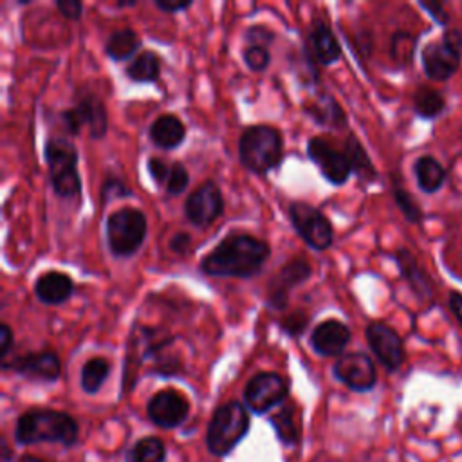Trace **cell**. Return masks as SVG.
<instances>
[{"label":"cell","instance_id":"1","mask_svg":"<svg viewBox=\"0 0 462 462\" xmlns=\"http://www.w3.org/2000/svg\"><path fill=\"white\" fill-rule=\"evenodd\" d=\"M269 254L271 247L265 240L247 233H231L202 258L200 271L218 278H251L262 271Z\"/></svg>","mask_w":462,"mask_h":462},{"label":"cell","instance_id":"2","mask_svg":"<svg viewBox=\"0 0 462 462\" xmlns=\"http://www.w3.org/2000/svg\"><path fill=\"white\" fill-rule=\"evenodd\" d=\"M78 435L79 426L76 419L67 411L52 408H31L14 424V440L20 446L56 442L69 448L76 444Z\"/></svg>","mask_w":462,"mask_h":462},{"label":"cell","instance_id":"3","mask_svg":"<svg viewBox=\"0 0 462 462\" xmlns=\"http://www.w3.org/2000/svg\"><path fill=\"white\" fill-rule=\"evenodd\" d=\"M238 157L244 168L254 175H267L283 157V139L278 128L269 125H251L238 139Z\"/></svg>","mask_w":462,"mask_h":462},{"label":"cell","instance_id":"4","mask_svg":"<svg viewBox=\"0 0 462 462\" xmlns=\"http://www.w3.org/2000/svg\"><path fill=\"white\" fill-rule=\"evenodd\" d=\"M249 411L240 401H227L220 404L206 430L208 451L215 457H227L249 431Z\"/></svg>","mask_w":462,"mask_h":462},{"label":"cell","instance_id":"5","mask_svg":"<svg viewBox=\"0 0 462 462\" xmlns=\"http://www.w3.org/2000/svg\"><path fill=\"white\" fill-rule=\"evenodd\" d=\"M43 157L54 193L61 199L78 197L81 193V177L76 146L65 137H49L43 146Z\"/></svg>","mask_w":462,"mask_h":462},{"label":"cell","instance_id":"6","mask_svg":"<svg viewBox=\"0 0 462 462\" xmlns=\"http://www.w3.org/2000/svg\"><path fill=\"white\" fill-rule=\"evenodd\" d=\"M148 222L141 209L125 206L106 217L105 236L114 256L126 258L139 251L146 238Z\"/></svg>","mask_w":462,"mask_h":462},{"label":"cell","instance_id":"7","mask_svg":"<svg viewBox=\"0 0 462 462\" xmlns=\"http://www.w3.org/2000/svg\"><path fill=\"white\" fill-rule=\"evenodd\" d=\"M462 63V32L444 29L439 40L428 42L420 51L422 72L431 81L451 79Z\"/></svg>","mask_w":462,"mask_h":462},{"label":"cell","instance_id":"8","mask_svg":"<svg viewBox=\"0 0 462 462\" xmlns=\"http://www.w3.org/2000/svg\"><path fill=\"white\" fill-rule=\"evenodd\" d=\"M289 218L300 238L309 247L316 251H325L332 245V224L318 208L303 200H294L289 204Z\"/></svg>","mask_w":462,"mask_h":462},{"label":"cell","instance_id":"9","mask_svg":"<svg viewBox=\"0 0 462 462\" xmlns=\"http://www.w3.org/2000/svg\"><path fill=\"white\" fill-rule=\"evenodd\" d=\"M289 383L276 372H260L253 375L244 388V404L256 415L267 413L271 408L285 401Z\"/></svg>","mask_w":462,"mask_h":462},{"label":"cell","instance_id":"10","mask_svg":"<svg viewBox=\"0 0 462 462\" xmlns=\"http://www.w3.org/2000/svg\"><path fill=\"white\" fill-rule=\"evenodd\" d=\"M365 337L377 361L388 372H397L404 365V341L393 327H390L384 321H370L365 328Z\"/></svg>","mask_w":462,"mask_h":462},{"label":"cell","instance_id":"11","mask_svg":"<svg viewBox=\"0 0 462 462\" xmlns=\"http://www.w3.org/2000/svg\"><path fill=\"white\" fill-rule=\"evenodd\" d=\"M334 377L352 392H370L377 384V370L365 352H346L332 366Z\"/></svg>","mask_w":462,"mask_h":462},{"label":"cell","instance_id":"12","mask_svg":"<svg viewBox=\"0 0 462 462\" xmlns=\"http://www.w3.org/2000/svg\"><path fill=\"white\" fill-rule=\"evenodd\" d=\"M224 211V197L217 182L204 180L184 200L186 218L197 226L206 227L215 222Z\"/></svg>","mask_w":462,"mask_h":462},{"label":"cell","instance_id":"13","mask_svg":"<svg viewBox=\"0 0 462 462\" xmlns=\"http://www.w3.org/2000/svg\"><path fill=\"white\" fill-rule=\"evenodd\" d=\"M307 153L319 168L321 175L334 186H343L354 173L345 150L334 148L323 137H310L307 143Z\"/></svg>","mask_w":462,"mask_h":462},{"label":"cell","instance_id":"14","mask_svg":"<svg viewBox=\"0 0 462 462\" xmlns=\"http://www.w3.org/2000/svg\"><path fill=\"white\" fill-rule=\"evenodd\" d=\"M146 415L155 426L162 430H173L188 419L189 402L180 392L164 388L150 397L146 402Z\"/></svg>","mask_w":462,"mask_h":462},{"label":"cell","instance_id":"15","mask_svg":"<svg viewBox=\"0 0 462 462\" xmlns=\"http://www.w3.org/2000/svg\"><path fill=\"white\" fill-rule=\"evenodd\" d=\"M4 370H13L27 379L54 383L61 374V361L52 350L27 352L13 357L11 361H2Z\"/></svg>","mask_w":462,"mask_h":462},{"label":"cell","instance_id":"16","mask_svg":"<svg viewBox=\"0 0 462 462\" xmlns=\"http://www.w3.org/2000/svg\"><path fill=\"white\" fill-rule=\"evenodd\" d=\"M310 273H312V267L307 262V258L298 256V258L289 260L267 285L269 307H273L276 310H283L289 303V292L296 285L307 282Z\"/></svg>","mask_w":462,"mask_h":462},{"label":"cell","instance_id":"17","mask_svg":"<svg viewBox=\"0 0 462 462\" xmlns=\"http://www.w3.org/2000/svg\"><path fill=\"white\" fill-rule=\"evenodd\" d=\"M395 265L401 273V278L408 283L410 291L420 303H433L435 301V283L431 276L420 267L417 256L408 247H399L393 253Z\"/></svg>","mask_w":462,"mask_h":462},{"label":"cell","instance_id":"18","mask_svg":"<svg viewBox=\"0 0 462 462\" xmlns=\"http://www.w3.org/2000/svg\"><path fill=\"white\" fill-rule=\"evenodd\" d=\"M303 52L310 65H332L341 58V45L332 29L325 22L316 20L307 34Z\"/></svg>","mask_w":462,"mask_h":462},{"label":"cell","instance_id":"19","mask_svg":"<svg viewBox=\"0 0 462 462\" xmlns=\"http://www.w3.org/2000/svg\"><path fill=\"white\" fill-rule=\"evenodd\" d=\"M350 341V328L339 319H325L310 332V346L323 357H334L343 354Z\"/></svg>","mask_w":462,"mask_h":462},{"label":"cell","instance_id":"20","mask_svg":"<svg viewBox=\"0 0 462 462\" xmlns=\"http://www.w3.org/2000/svg\"><path fill=\"white\" fill-rule=\"evenodd\" d=\"M72 292L74 282L63 271H45L34 282V294L45 305H61Z\"/></svg>","mask_w":462,"mask_h":462},{"label":"cell","instance_id":"21","mask_svg":"<svg viewBox=\"0 0 462 462\" xmlns=\"http://www.w3.org/2000/svg\"><path fill=\"white\" fill-rule=\"evenodd\" d=\"M411 171H413L417 188L426 195H433L440 191L448 179L446 168L440 164V161L435 155H430V153L419 155L411 164Z\"/></svg>","mask_w":462,"mask_h":462},{"label":"cell","instance_id":"22","mask_svg":"<svg viewBox=\"0 0 462 462\" xmlns=\"http://www.w3.org/2000/svg\"><path fill=\"white\" fill-rule=\"evenodd\" d=\"M148 135L155 146H159L162 150H173L184 141L186 126L177 116L161 114L150 125Z\"/></svg>","mask_w":462,"mask_h":462},{"label":"cell","instance_id":"23","mask_svg":"<svg viewBox=\"0 0 462 462\" xmlns=\"http://www.w3.org/2000/svg\"><path fill=\"white\" fill-rule=\"evenodd\" d=\"M74 108L79 114L81 123H83V126H87L92 139L105 137L106 126H108V117H106L105 103L97 96H94V94L83 96Z\"/></svg>","mask_w":462,"mask_h":462},{"label":"cell","instance_id":"24","mask_svg":"<svg viewBox=\"0 0 462 462\" xmlns=\"http://www.w3.org/2000/svg\"><path fill=\"white\" fill-rule=\"evenodd\" d=\"M305 112L314 119V123L321 126L336 128V130H341L346 126V116L341 105L327 92L318 94V97L310 105H305Z\"/></svg>","mask_w":462,"mask_h":462},{"label":"cell","instance_id":"25","mask_svg":"<svg viewBox=\"0 0 462 462\" xmlns=\"http://www.w3.org/2000/svg\"><path fill=\"white\" fill-rule=\"evenodd\" d=\"M446 96L431 85H417V88L411 94V108L415 116L420 119L435 121L446 112Z\"/></svg>","mask_w":462,"mask_h":462},{"label":"cell","instance_id":"26","mask_svg":"<svg viewBox=\"0 0 462 462\" xmlns=\"http://www.w3.org/2000/svg\"><path fill=\"white\" fill-rule=\"evenodd\" d=\"M278 440L285 446H296L301 439V430L296 415V408L292 404H285L280 411H276L269 419Z\"/></svg>","mask_w":462,"mask_h":462},{"label":"cell","instance_id":"27","mask_svg":"<svg viewBox=\"0 0 462 462\" xmlns=\"http://www.w3.org/2000/svg\"><path fill=\"white\" fill-rule=\"evenodd\" d=\"M348 161H350V166H352V171L363 180V182H374L377 179V170L375 166L372 164L365 146L359 143V139L354 135V134H348L346 135V141H345V146H343Z\"/></svg>","mask_w":462,"mask_h":462},{"label":"cell","instance_id":"28","mask_svg":"<svg viewBox=\"0 0 462 462\" xmlns=\"http://www.w3.org/2000/svg\"><path fill=\"white\" fill-rule=\"evenodd\" d=\"M141 45V40L137 36V32L130 27H125V29H117L114 31L106 42H105V52L116 60V61H123V60H128L130 56L135 54V51L139 49Z\"/></svg>","mask_w":462,"mask_h":462},{"label":"cell","instance_id":"29","mask_svg":"<svg viewBox=\"0 0 462 462\" xmlns=\"http://www.w3.org/2000/svg\"><path fill=\"white\" fill-rule=\"evenodd\" d=\"M126 76L135 83H153L161 76V60L153 51H143L126 67Z\"/></svg>","mask_w":462,"mask_h":462},{"label":"cell","instance_id":"30","mask_svg":"<svg viewBox=\"0 0 462 462\" xmlns=\"http://www.w3.org/2000/svg\"><path fill=\"white\" fill-rule=\"evenodd\" d=\"M166 444L161 437L148 435L134 442L126 451V462H164Z\"/></svg>","mask_w":462,"mask_h":462},{"label":"cell","instance_id":"31","mask_svg":"<svg viewBox=\"0 0 462 462\" xmlns=\"http://www.w3.org/2000/svg\"><path fill=\"white\" fill-rule=\"evenodd\" d=\"M110 374V363L105 357H90L81 368V388L85 393L94 395L101 390Z\"/></svg>","mask_w":462,"mask_h":462},{"label":"cell","instance_id":"32","mask_svg":"<svg viewBox=\"0 0 462 462\" xmlns=\"http://www.w3.org/2000/svg\"><path fill=\"white\" fill-rule=\"evenodd\" d=\"M392 197L402 217L411 224H420L424 220V211L419 206V202L413 199V195L393 177L392 182Z\"/></svg>","mask_w":462,"mask_h":462},{"label":"cell","instance_id":"33","mask_svg":"<svg viewBox=\"0 0 462 462\" xmlns=\"http://www.w3.org/2000/svg\"><path fill=\"white\" fill-rule=\"evenodd\" d=\"M417 47V36L406 31H395L392 34V43H390V54L399 65H408L413 60Z\"/></svg>","mask_w":462,"mask_h":462},{"label":"cell","instance_id":"34","mask_svg":"<svg viewBox=\"0 0 462 462\" xmlns=\"http://www.w3.org/2000/svg\"><path fill=\"white\" fill-rule=\"evenodd\" d=\"M189 184V175H188V170L186 166L180 162V161H175L171 162V168H170V175H168V180L164 184V189L166 193L170 195H179L182 193Z\"/></svg>","mask_w":462,"mask_h":462},{"label":"cell","instance_id":"35","mask_svg":"<svg viewBox=\"0 0 462 462\" xmlns=\"http://www.w3.org/2000/svg\"><path fill=\"white\" fill-rule=\"evenodd\" d=\"M244 63L254 70V72H262L269 67L271 63V52L267 47L263 45H247L244 51Z\"/></svg>","mask_w":462,"mask_h":462},{"label":"cell","instance_id":"36","mask_svg":"<svg viewBox=\"0 0 462 462\" xmlns=\"http://www.w3.org/2000/svg\"><path fill=\"white\" fill-rule=\"evenodd\" d=\"M130 195H132V191L117 177H106L105 182L101 184V202H103V206L108 204L112 199L130 197Z\"/></svg>","mask_w":462,"mask_h":462},{"label":"cell","instance_id":"37","mask_svg":"<svg viewBox=\"0 0 462 462\" xmlns=\"http://www.w3.org/2000/svg\"><path fill=\"white\" fill-rule=\"evenodd\" d=\"M419 7L424 9L435 23H439L440 27H446L449 23V13L446 9V5L439 0H426V2H419Z\"/></svg>","mask_w":462,"mask_h":462},{"label":"cell","instance_id":"38","mask_svg":"<svg viewBox=\"0 0 462 462\" xmlns=\"http://www.w3.org/2000/svg\"><path fill=\"white\" fill-rule=\"evenodd\" d=\"M146 168H148V173H150V177L153 179L155 184H161V186L166 184L171 164H168L162 157H150L148 162H146Z\"/></svg>","mask_w":462,"mask_h":462},{"label":"cell","instance_id":"39","mask_svg":"<svg viewBox=\"0 0 462 462\" xmlns=\"http://www.w3.org/2000/svg\"><path fill=\"white\" fill-rule=\"evenodd\" d=\"M274 40V32L263 25H251L245 31L247 45H263L267 47Z\"/></svg>","mask_w":462,"mask_h":462},{"label":"cell","instance_id":"40","mask_svg":"<svg viewBox=\"0 0 462 462\" xmlns=\"http://www.w3.org/2000/svg\"><path fill=\"white\" fill-rule=\"evenodd\" d=\"M60 119H61V123L65 126V132L70 134V135H78L81 132V128H83L81 117H79V114L76 112L74 106L60 112Z\"/></svg>","mask_w":462,"mask_h":462},{"label":"cell","instance_id":"41","mask_svg":"<svg viewBox=\"0 0 462 462\" xmlns=\"http://www.w3.org/2000/svg\"><path fill=\"white\" fill-rule=\"evenodd\" d=\"M56 7L67 20H79L83 13V4L79 0H56Z\"/></svg>","mask_w":462,"mask_h":462},{"label":"cell","instance_id":"42","mask_svg":"<svg viewBox=\"0 0 462 462\" xmlns=\"http://www.w3.org/2000/svg\"><path fill=\"white\" fill-rule=\"evenodd\" d=\"M189 247H191V236L184 231L175 233L170 240V249L177 254H186L189 251Z\"/></svg>","mask_w":462,"mask_h":462},{"label":"cell","instance_id":"43","mask_svg":"<svg viewBox=\"0 0 462 462\" xmlns=\"http://www.w3.org/2000/svg\"><path fill=\"white\" fill-rule=\"evenodd\" d=\"M448 309L453 314V318L457 319V323L462 327V292L451 289L448 292Z\"/></svg>","mask_w":462,"mask_h":462},{"label":"cell","instance_id":"44","mask_svg":"<svg viewBox=\"0 0 462 462\" xmlns=\"http://www.w3.org/2000/svg\"><path fill=\"white\" fill-rule=\"evenodd\" d=\"M13 346V330L7 323L0 325V359L5 361L9 350Z\"/></svg>","mask_w":462,"mask_h":462},{"label":"cell","instance_id":"45","mask_svg":"<svg viewBox=\"0 0 462 462\" xmlns=\"http://www.w3.org/2000/svg\"><path fill=\"white\" fill-rule=\"evenodd\" d=\"M307 321H309V318L303 314H296V316H292V318H289L287 319V323H283V330L287 332V334H298V332H301L305 327H307Z\"/></svg>","mask_w":462,"mask_h":462},{"label":"cell","instance_id":"46","mask_svg":"<svg viewBox=\"0 0 462 462\" xmlns=\"http://www.w3.org/2000/svg\"><path fill=\"white\" fill-rule=\"evenodd\" d=\"M155 7L164 13H177L191 7V0L188 2H166V0H155Z\"/></svg>","mask_w":462,"mask_h":462},{"label":"cell","instance_id":"47","mask_svg":"<svg viewBox=\"0 0 462 462\" xmlns=\"http://www.w3.org/2000/svg\"><path fill=\"white\" fill-rule=\"evenodd\" d=\"M0 444H2V462H11V449L4 437L0 439Z\"/></svg>","mask_w":462,"mask_h":462},{"label":"cell","instance_id":"48","mask_svg":"<svg viewBox=\"0 0 462 462\" xmlns=\"http://www.w3.org/2000/svg\"><path fill=\"white\" fill-rule=\"evenodd\" d=\"M16 462H47L43 460L42 457H36V455H31V453H23Z\"/></svg>","mask_w":462,"mask_h":462},{"label":"cell","instance_id":"49","mask_svg":"<svg viewBox=\"0 0 462 462\" xmlns=\"http://www.w3.org/2000/svg\"><path fill=\"white\" fill-rule=\"evenodd\" d=\"M132 5H135L134 0H130V2H116V7H132Z\"/></svg>","mask_w":462,"mask_h":462},{"label":"cell","instance_id":"50","mask_svg":"<svg viewBox=\"0 0 462 462\" xmlns=\"http://www.w3.org/2000/svg\"><path fill=\"white\" fill-rule=\"evenodd\" d=\"M460 134H462V130H460Z\"/></svg>","mask_w":462,"mask_h":462}]
</instances>
